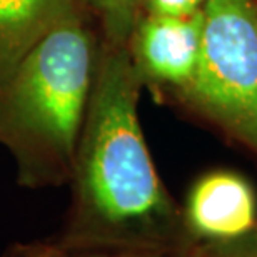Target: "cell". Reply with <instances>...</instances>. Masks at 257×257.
Instances as JSON below:
<instances>
[{
    "label": "cell",
    "instance_id": "6da1fadb",
    "mask_svg": "<svg viewBox=\"0 0 257 257\" xmlns=\"http://www.w3.org/2000/svg\"><path fill=\"white\" fill-rule=\"evenodd\" d=\"M142 74L112 44L92 84L77 144L72 204L55 240L89 250L192 247L181 209L164 189L137 115Z\"/></svg>",
    "mask_w": 257,
    "mask_h": 257
},
{
    "label": "cell",
    "instance_id": "7a4b0ae2",
    "mask_svg": "<svg viewBox=\"0 0 257 257\" xmlns=\"http://www.w3.org/2000/svg\"><path fill=\"white\" fill-rule=\"evenodd\" d=\"M94 50L77 14L49 30L0 89V142L24 186L70 181L92 90Z\"/></svg>",
    "mask_w": 257,
    "mask_h": 257
},
{
    "label": "cell",
    "instance_id": "3957f363",
    "mask_svg": "<svg viewBox=\"0 0 257 257\" xmlns=\"http://www.w3.org/2000/svg\"><path fill=\"white\" fill-rule=\"evenodd\" d=\"M187 100L257 154V0H205Z\"/></svg>",
    "mask_w": 257,
    "mask_h": 257
},
{
    "label": "cell",
    "instance_id": "277c9868",
    "mask_svg": "<svg viewBox=\"0 0 257 257\" xmlns=\"http://www.w3.org/2000/svg\"><path fill=\"white\" fill-rule=\"evenodd\" d=\"M181 215L192 244L227 242L257 229V199L242 176L215 171L194 184Z\"/></svg>",
    "mask_w": 257,
    "mask_h": 257
},
{
    "label": "cell",
    "instance_id": "5b68a950",
    "mask_svg": "<svg viewBox=\"0 0 257 257\" xmlns=\"http://www.w3.org/2000/svg\"><path fill=\"white\" fill-rule=\"evenodd\" d=\"M202 9L184 17L151 15L132 32L134 62L142 75L184 89L199 62L202 42Z\"/></svg>",
    "mask_w": 257,
    "mask_h": 257
},
{
    "label": "cell",
    "instance_id": "8992f818",
    "mask_svg": "<svg viewBox=\"0 0 257 257\" xmlns=\"http://www.w3.org/2000/svg\"><path fill=\"white\" fill-rule=\"evenodd\" d=\"M75 14V0H0V89L30 49Z\"/></svg>",
    "mask_w": 257,
    "mask_h": 257
},
{
    "label": "cell",
    "instance_id": "52a82bcc",
    "mask_svg": "<svg viewBox=\"0 0 257 257\" xmlns=\"http://www.w3.org/2000/svg\"><path fill=\"white\" fill-rule=\"evenodd\" d=\"M0 257H202V254L199 244L172 250H89L65 247L55 239H49L14 244Z\"/></svg>",
    "mask_w": 257,
    "mask_h": 257
},
{
    "label": "cell",
    "instance_id": "ba28073f",
    "mask_svg": "<svg viewBox=\"0 0 257 257\" xmlns=\"http://www.w3.org/2000/svg\"><path fill=\"white\" fill-rule=\"evenodd\" d=\"M104 19L112 44L124 45L137 25V15L146 0H84Z\"/></svg>",
    "mask_w": 257,
    "mask_h": 257
},
{
    "label": "cell",
    "instance_id": "9c48e42d",
    "mask_svg": "<svg viewBox=\"0 0 257 257\" xmlns=\"http://www.w3.org/2000/svg\"><path fill=\"white\" fill-rule=\"evenodd\" d=\"M202 257H257V229L244 237L199 245Z\"/></svg>",
    "mask_w": 257,
    "mask_h": 257
},
{
    "label": "cell",
    "instance_id": "30bf717a",
    "mask_svg": "<svg viewBox=\"0 0 257 257\" xmlns=\"http://www.w3.org/2000/svg\"><path fill=\"white\" fill-rule=\"evenodd\" d=\"M205 0H146L144 7L151 15L184 17L202 9Z\"/></svg>",
    "mask_w": 257,
    "mask_h": 257
}]
</instances>
